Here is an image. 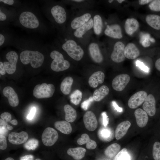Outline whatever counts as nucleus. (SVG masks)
I'll use <instances>...</instances> for the list:
<instances>
[{
    "mask_svg": "<svg viewBox=\"0 0 160 160\" xmlns=\"http://www.w3.org/2000/svg\"><path fill=\"white\" fill-rule=\"evenodd\" d=\"M64 34V38L60 43V47L73 59L80 61L84 56L86 47L72 35L65 33Z\"/></svg>",
    "mask_w": 160,
    "mask_h": 160,
    "instance_id": "obj_1",
    "label": "nucleus"
},
{
    "mask_svg": "<svg viewBox=\"0 0 160 160\" xmlns=\"http://www.w3.org/2000/svg\"><path fill=\"white\" fill-rule=\"evenodd\" d=\"M72 13L67 24L65 33L71 34L77 28L88 22L92 17V9L72 8Z\"/></svg>",
    "mask_w": 160,
    "mask_h": 160,
    "instance_id": "obj_2",
    "label": "nucleus"
},
{
    "mask_svg": "<svg viewBox=\"0 0 160 160\" xmlns=\"http://www.w3.org/2000/svg\"><path fill=\"white\" fill-rule=\"evenodd\" d=\"M50 17L53 23L58 28H63L65 32L70 15L65 7L60 4H53L50 9Z\"/></svg>",
    "mask_w": 160,
    "mask_h": 160,
    "instance_id": "obj_3",
    "label": "nucleus"
},
{
    "mask_svg": "<svg viewBox=\"0 0 160 160\" xmlns=\"http://www.w3.org/2000/svg\"><path fill=\"white\" fill-rule=\"evenodd\" d=\"M20 57L22 63L26 65L30 64L33 68L41 66L44 59V55L37 50H25L20 53Z\"/></svg>",
    "mask_w": 160,
    "mask_h": 160,
    "instance_id": "obj_4",
    "label": "nucleus"
},
{
    "mask_svg": "<svg viewBox=\"0 0 160 160\" xmlns=\"http://www.w3.org/2000/svg\"><path fill=\"white\" fill-rule=\"evenodd\" d=\"M93 26L92 17L88 22L69 35H72L86 47L93 32Z\"/></svg>",
    "mask_w": 160,
    "mask_h": 160,
    "instance_id": "obj_5",
    "label": "nucleus"
},
{
    "mask_svg": "<svg viewBox=\"0 0 160 160\" xmlns=\"http://www.w3.org/2000/svg\"><path fill=\"white\" fill-rule=\"evenodd\" d=\"M101 44L97 38L91 36L86 46L89 56L95 63L103 62L104 57L102 52Z\"/></svg>",
    "mask_w": 160,
    "mask_h": 160,
    "instance_id": "obj_6",
    "label": "nucleus"
},
{
    "mask_svg": "<svg viewBox=\"0 0 160 160\" xmlns=\"http://www.w3.org/2000/svg\"><path fill=\"white\" fill-rule=\"evenodd\" d=\"M50 57L53 60L50 67L55 72H60L68 69L70 66L69 62L64 59L63 54L57 50H54L50 53Z\"/></svg>",
    "mask_w": 160,
    "mask_h": 160,
    "instance_id": "obj_7",
    "label": "nucleus"
},
{
    "mask_svg": "<svg viewBox=\"0 0 160 160\" xmlns=\"http://www.w3.org/2000/svg\"><path fill=\"white\" fill-rule=\"evenodd\" d=\"M20 23L23 27L30 29H35L38 28L40 22L36 16L30 11L22 12L19 18Z\"/></svg>",
    "mask_w": 160,
    "mask_h": 160,
    "instance_id": "obj_8",
    "label": "nucleus"
},
{
    "mask_svg": "<svg viewBox=\"0 0 160 160\" xmlns=\"http://www.w3.org/2000/svg\"><path fill=\"white\" fill-rule=\"evenodd\" d=\"M55 91V87L53 84L43 83L34 87L33 94L34 96L38 99L49 98L53 96Z\"/></svg>",
    "mask_w": 160,
    "mask_h": 160,
    "instance_id": "obj_9",
    "label": "nucleus"
},
{
    "mask_svg": "<svg viewBox=\"0 0 160 160\" xmlns=\"http://www.w3.org/2000/svg\"><path fill=\"white\" fill-rule=\"evenodd\" d=\"M5 57L8 61H4L3 63L6 72L9 74H12L16 70L18 59L17 54L15 51H10L7 53Z\"/></svg>",
    "mask_w": 160,
    "mask_h": 160,
    "instance_id": "obj_10",
    "label": "nucleus"
},
{
    "mask_svg": "<svg viewBox=\"0 0 160 160\" xmlns=\"http://www.w3.org/2000/svg\"><path fill=\"white\" fill-rule=\"evenodd\" d=\"M58 138V133L54 128L48 127L44 131L41 136V140L43 144L47 146L53 145Z\"/></svg>",
    "mask_w": 160,
    "mask_h": 160,
    "instance_id": "obj_11",
    "label": "nucleus"
},
{
    "mask_svg": "<svg viewBox=\"0 0 160 160\" xmlns=\"http://www.w3.org/2000/svg\"><path fill=\"white\" fill-rule=\"evenodd\" d=\"M125 45L122 42L118 41L115 43L111 55V59L113 62L120 63L125 60Z\"/></svg>",
    "mask_w": 160,
    "mask_h": 160,
    "instance_id": "obj_12",
    "label": "nucleus"
},
{
    "mask_svg": "<svg viewBox=\"0 0 160 160\" xmlns=\"http://www.w3.org/2000/svg\"><path fill=\"white\" fill-rule=\"evenodd\" d=\"M130 80V76L127 74L117 76L113 80L112 85L114 89L117 91L123 90Z\"/></svg>",
    "mask_w": 160,
    "mask_h": 160,
    "instance_id": "obj_13",
    "label": "nucleus"
},
{
    "mask_svg": "<svg viewBox=\"0 0 160 160\" xmlns=\"http://www.w3.org/2000/svg\"><path fill=\"white\" fill-rule=\"evenodd\" d=\"M147 96V92L144 91L136 92L129 99L128 102L129 107L131 109L136 108L144 102Z\"/></svg>",
    "mask_w": 160,
    "mask_h": 160,
    "instance_id": "obj_14",
    "label": "nucleus"
},
{
    "mask_svg": "<svg viewBox=\"0 0 160 160\" xmlns=\"http://www.w3.org/2000/svg\"><path fill=\"white\" fill-rule=\"evenodd\" d=\"M83 121L85 128L88 130L92 131L97 128V121L95 115L92 111H87L84 115Z\"/></svg>",
    "mask_w": 160,
    "mask_h": 160,
    "instance_id": "obj_15",
    "label": "nucleus"
},
{
    "mask_svg": "<svg viewBox=\"0 0 160 160\" xmlns=\"http://www.w3.org/2000/svg\"><path fill=\"white\" fill-rule=\"evenodd\" d=\"M104 33L106 36L114 39H119L123 37L121 27L117 24L107 25Z\"/></svg>",
    "mask_w": 160,
    "mask_h": 160,
    "instance_id": "obj_16",
    "label": "nucleus"
},
{
    "mask_svg": "<svg viewBox=\"0 0 160 160\" xmlns=\"http://www.w3.org/2000/svg\"><path fill=\"white\" fill-rule=\"evenodd\" d=\"M143 108L149 116H152L155 115L156 100L153 95L150 94L147 95L143 105Z\"/></svg>",
    "mask_w": 160,
    "mask_h": 160,
    "instance_id": "obj_17",
    "label": "nucleus"
},
{
    "mask_svg": "<svg viewBox=\"0 0 160 160\" xmlns=\"http://www.w3.org/2000/svg\"><path fill=\"white\" fill-rule=\"evenodd\" d=\"M28 137V133L25 132H12L8 135V140L14 145H20L26 142Z\"/></svg>",
    "mask_w": 160,
    "mask_h": 160,
    "instance_id": "obj_18",
    "label": "nucleus"
},
{
    "mask_svg": "<svg viewBox=\"0 0 160 160\" xmlns=\"http://www.w3.org/2000/svg\"><path fill=\"white\" fill-rule=\"evenodd\" d=\"M3 93L8 99L11 106L15 107L18 106L19 103L18 97L12 88L9 86L4 87L3 90Z\"/></svg>",
    "mask_w": 160,
    "mask_h": 160,
    "instance_id": "obj_19",
    "label": "nucleus"
},
{
    "mask_svg": "<svg viewBox=\"0 0 160 160\" xmlns=\"http://www.w3.org/2000/svg\"><path fill=\"white\" fill-rule=\"evenodd\" d=\"M93 32L96 36L101 34L103 28V22L101 16L97 11H94L92 16Z\"/></svg>",
    "mask_w": 160,
    "mask_h": 160,
    "instance_id": "obj_20",
    "label": "nucleus"
},
{
    "mask_svg": "<svg viewBox=\"0 0 160 160\" xmlns=\"http://www.w3.org/2000/svg\"><path fill=\"white\" fill-rule=\"evenodd\" d=\"M72 8L92 9L95 5V1L91 0H73L68 1Z\"/></svg>",
    "mask_w": 160,
    "mask_h": 160,
    "instance_id": "obj_21",
    "label": "nucleus"
},
{
    "mask_svg": "<svg viewBox=\"0 0 160 160\" xmlns=\"http://www.w3.org/2000/svg\"><path fill=\"white\" fill-rule=\"evenodd\" d=\"M124 54L125 57L129 59L134 60L139 56L140 51L134 44L129 43L125 47Z\"/></svg>",
    "mask_w": 160,
    "mask_h": 160,
    "instance_id": "obj_22",
    "label": "nucleus"
},
{
    "mask_svg": "<svg viewBox=\"0 0 160 160\" xmlns=\"http://www.w3.org/2000/svg\"><path fill=\"white\" fill-rule=\"evenodd\" d=\"M137 125L140 127H145L147 124L148 117L147 113L141 108H138L134 112Z\"/></svg>",
    "mask_w": 160,
    "mask_h": 160,
    "instance_id": "obj_23",
    "label": "nucleus"
},
{
    "mask_svg": "<svg viewBox=\"0 0 160 160\" xmlns=\"http://www.w3.org/2000/svg\"><path fill=\"white\" fill-rule=\"evenodd\" d=\"M105 74L101 71H98L94 73L90 76L88 80V83L90 86L95 88L99 84L103 83L105 79Z\"/></svg>",
    "mask_w": 160,
    "mask_h": 160,
    "instance_id": "obj_24",
    "label": "nucleus"
},
{
    "mask_svg": "<svg viewBox=\"0 0 160 160\" xmlns=\"http://www.w3.org/2000/svg\"><path fill=\"white\" fill-rule=\"evenodd\" d=\"M139 27V23L136 19L133 18H128L125 21L124 29L127 34L131 36L137 31Z\"/></svg>",
    "mask_w": 160,
    "mask_h": 160,
    "instance_id": "obj_25",
    "label": "nucleus"
},
{
    "mask_svg": "<svg viewBox=\"0 0 160 160\" xmlns=\"http://www.w3.org/2000/svg\"><path fill=\"white\" fill-rule=\"evenodd\" d=\"M131 126V123L128 120L123 121L117 126L115 131V137L119 140L123 137L127 133Z\"/></svg>",
    "mask_w": 160,
    "mask_h": 160,
    "instance_id": "obj_26",
    "label": "nucleus"
},
{
    "mask_svg": "<svg viewBox=\"0 0 160 160\" xmlns=\"http://www.w3.org/2000/svg\"><path fill=\"white\" fill-rule=\"evenodd\" d=\"M97 135L101 140L104 142H109L114 138L113 131L107 127L100 128L98 132Z\"/></svg>",
    "mask_w": 160,
    "mask_h": 160,
    "instance_id": "obj_27",
    "label": "nucleus"
},
{
    "mask_svg": "<svg viewBox=\"0 0 160 160\" xmlns=\"http://www.w3.org/2000/svg\"><path fill=\"white\" fill-rule=\"evenodd\" d=\"M77 143L80 145L86 144L87 148L89 150L95 149L97 145L96 142L91 139L89 135L86 133L82 134L81 137L78 139Z\"/></svg>",
    "mask_w": 160,
    "mask_h": 160,
    "instance_id": "obj_28",
    "label": "nucleus"
},
{
    "mask_svg": "<svg viewBox=\"0 0 160 160\" xmlns=\"http://www.w3.org/2000/svg\"><path fill=\"white\" fill-rule=\"evenodd\" d=\"M86 150L82 147L70 148L67 151V154L75 160H80L85 156Z\"/></svg>",
    "mask_w": 160,
    "mask_h": 160,
    "instance_id": "obj_29",
    "label": "nucleus"
},
{
    "mask_svg": "<svg viewBox=\"0 0 160 160\" xmlns=\"http://www.w3.org/2000/svg\"><path fill=\"white\" fill-rule=\"evenodd\" d=\"M109 92L108 87L106 85H103L94 91L92 97L95 101L99 102L106 96L109 94Z\"/></svg>",
    "mask_w": 160,
    "mask_h": 160,
    "instance_id": "obj_30",
    "label": "nucleus"
},
{
    "mask_svg": "<svg viewBox=\"0 0 160 160\" xmlns=\"http://www.w3.org/2000/svg\"><path fill=\"white\" fill-rule=\"evenodd\" d=\"M55 127L61 132L66 135L70 134L72 127L69 122L65 121H58L54 123Z\"/></svg>",
    "mask_w": 160,
    "mask_h": 160,
    "instance_id": "obj_31",
    "label": "nucleus"
},
{
    "mask_svg": "<svg viewBox=\"0 0 160 160\" xmlns=\"http://www.w3.org/2000/svg\"><path fill=\"white\" fill-rule=\"evenodd\" d=\"M147 23L152 28L157 30H160V16L155 14H149L145 17Z\"/></svg>",
    "mask_w": 160,
    "mask_h": 160,
    "instance_id": "obj_32",
    "label": "nucleus"
},
{
    "mask_svg": "<svg viewBox=\"0 0 160 160\" xmlns=\"http://www.w3.org/2000/svg\"><path fill=\"white\" fill-rule=\"evenodd\" d=\"M64 110L66 121L71 123L74 121L77 117V112L75 109L71 105L66 104L64 106Z\"/></svg>",
    "mask_w": 160,
    "mask_h": 160,
    "instance_id": "obj_33",
    "label": "nucleus"
},
{
    "mask_svg": "<svg viewBox=\"0 0 160 160\" xmlns=\"http://www.w3.org/2000/svg\"><path fill=\"white\" fill-rule=\"evenodd\" d=\"M73 83V79L70 76L66 77L63 80L60 86V90L65 95L70 94Z\"/></svg>",
    "mask_w": 160,
    "mask_h": 160,
    "instance_id": "obj_34",
    "label": "nucleus"
},
{
    "mask_svg": "<svg viewBox=\"0 0 160 160\" xmlns=\"http://www.w3.org/2000/svg\"><path fill=\"white\" fill-rule=\"evenodd\" d=\"M120 145L116 143H113L108 146L104 151L105 155L110 159L115 157L120 151Z\"/></svg>",
    "mask_w": 160,
    "mask_h": 160,
    "instance_id": "obj_35",
    "label": "nucleus"
},
{
    "mask_svg": "<svg viewBox=\"0 0 160 160\" xmlns=\"http://www.w3.org/2000/svg\"><path fill=\"white\" fill-rule=\"evenodd\" d=\"M82 97V93L81 92L79 89H76L70 95L71 101L73 104L77 105L81 101Z\"/></svg>",
    "mask_w": 160,
    "mask_h": 160,
    "instance_id": "obj_36",
    "label": "nucleus"
},
{
    "mask_svg": "<svg viewBox=\"0 0 160 160\" xmlns=\"http://www.w3.org/2000/svg\"><path fill=\"white\" fill-rule=\"evenodd\" d=\"M113 160H131V157L127 149L124 148L118 153Z\"/></svg>",
    "mask_w": 160,
    "mask_h": 160,
    "instance_id": "obj_37",
    "label": "nucleus"
},
{
    "mask_svg": "<svg viewBox=\"0 0 160 160\" xmlns=\"http://www.w3.org/2000/svg\"><path fill=\"white\" fill-rule=\"evenodd\" d=\"M152 154L154 160H160V143L156 141L153 144Z\"/></svg>",
    "mask_w": 160,
    "mask_h": 160,
    "instance_id": "obj_38",
    "label": "nucleus"
},
{
    "mask_svg": "<svg viewBox=\"0 0 160 160\" xmlns=\"http://www.w3.org/2000/svg\"><path fill=\"white\" fill-rule=\"evenodd\" d=\"M25 144V147L28 149L34 150L38 145V141L36 139L32 138L29 140Z\"/></svg>",
    "mask_w": 160,
    "mask_h": 160,
    "instance_id": "obj_39",
    "label": "nucleus"
},
{
    "mask_svg": "<svg viewBox=\"0 0 160 160\" xmlns=\"http://www.w3.org/2000/svg\"><path fill=\"white\" fill-rule=\"evenodd\" d=\"M148 7L152 11H160V0H152L149 3Z\"/></svg>",
    "mask_w": 160,
    "mask_h": 160,
    "instance_id": "obj_40",
    "label": "nucleus"
},
{
    "mask_svg": "<svg viewBox=\"0 0 160 160\" xmlns=\"http://www.w3.org/2000/svg\"><path fill=\"white\" fill-rule=\"evenodd\" d=\"M92 97H90L88 99L84 101L81 104V108L85 111L87 110L92 102L94 101Z\"/></svg>",
    "mask_w": 160,
    "mask_h": 160,
    "instance_id": "obj_41",
    "label": "nucleus"
},
{
    "mask_svg": "<svg viewBox=\"0 0 160 160\" xmlns=\"http://www.w3.org/2000/svg\"><path fill=\"white\" fill-rule=\"evenodd\" d=\"M7 144L6 138L3 135H0V149L4 150L7 148Z\"/></svg>",
    "mask_w": 160,
    "mask_h": 160,
    "instance_id": "obj_42",
    "label": "nucleus"
},
{
    "mask_svg": "<svg viewBox=\"0 0 160 160\" xmlns=\"http://www.w3.org/2000/svg\"><path fill=\"white\" fill-rule=\"evenodd\" d=\"M0 118L6 122L9 121L11 119V115L9 112H4L0 115Z\"/></svg>",
    "mask_w": 160,
    "mask_h": 160,
    "instance_id": "obj_43",
    "label": "nucleus"
},
{
    "mask_svg": "<svg viewBox=\"0 0 160 160\" xmlns=\"http://www.w3.org/2000/svg\"><path fill=\"white\" fill-rule=\"evenodd\" d=\"M103 119V124L104 127H107L109 123V118L106 112H103L101 113Z\"/></svg>",
    "mask_w": 160,
    "mask_h": 160,
    "instance_id": "obj_44",
    "label": "nucleus"
},
{
    "mask_svg": "<svg viewBox=\"0 0 160 160\" xmlns=\"http://www.w3.org/2000/svg\"><path fill=\"white\" fill-rule=\"evenodd\" d=\"M7 123L6 122L2 119H0V135H1L4 132L6 131V128H7Z\"/></svg>",
    "mask_w": 160,
    "mask_h": 160,
    "instance_id": "obj_45",
    "label": "nucleus"
},
{
    "mask_svg": "<svg viewBox=\"0 0 160 160\" xmlns=\"http://www.w3.org/2000/svg\"><path fill=\"white\" fill-rule=\"evenodd\" d=\"M34 157L32 154H27L20 157L19 160H34Z\"/></svg>",
    "mask_w": 160,
    "mask_h": 160,
    "instance_id": "obj_46",
    "label": "nucleus"
},
{
    "mask_svg": "<svg viewBox=\"0 0 160 160\" xmlns=\"http://www.w3.org/2000/svg\"><path fill=\"white\" fill-rule=\"evenodd\" d=\"M136 64L137 66H139L143 71L146 72H148V71L149 69L148 68L145 66L142 63L137 61L136 62Z\"/></svg>",
    "mask_w": 160,
    "mask_h": 160,
    "instance_id": "obj_47",
    "label": "nucleus"
},
{
    "mask_svg": "<svg viewBox=\"0 0 160 160\" xmlns=\"http://www.w3.org/2000/svg\"><path fill=\"white\" fill-rule=\"evenodd\" d=\"M36 111V108L34 107L31 108L30 113L28 115L27 118L29 120H31L33 119Z\"/></svg>",
    "mask_w": 160,
    "mask_h": 160,
    "instance_id": "obj_48",
    "label": "nucleus"
},
{
    "mask_svg": "<svg viewBox=\"0 0 160 160\" xmlns=\"http://www.w3.org/2000/svg\"><path fill=\"white\" fill-rule=\"evenodd\" d=\"M145 39L142 41V45L145 47H149L151 44V42L148 38H145Z\"/></svg>",
    "mask_w": 160,
    "mask_h": 160,
    "instance_id": "obj_49",
    "label": "nucleus"
},
{
    "mask_svg": "<svg viewBox=\"0 0 160 160\" xmlns=\"http://www.w3.org/2000/svg\"><path fill=\"white\" fill-rule=\"evenodd\" d=\"M6 71L4 65L3 63L0 62V73L2 75H4L6 73Z\"/></svg>",
    "mask_w": 160,
    "mask_h": 160,
    "instance_id": "obj_50",
    "label": "nucleus"
},
{
    "mask_svg": "<svg viewBox=\"0 0 160 160\" xmlns=\"http://www.w3.org/2000/svg\"><path fill=\"white\" fill-rule=\"evenodd\" d=\"M112 105L115 109L119 112H121L123 111V109L119 107L117 104L114 101L112 102Z\"/></svg>",
    "mask_w": 160,
    "mask_h": 160,
    "instance_id": "obj_51",
    "label": "nucleus"
},
{
    "mask_svg": "<svg viewBox=\"0 0 160 160\" xmlns=\"http://www.w3.org/2000/svg\"><path fill=\"white\" fill-rule=\"evenodd\" d=\"M6 15L3 12L1 9H0V21H3L6 20L7 19Z\"/></svg>",
    "mask_w": 160,
    "mask_h": 160,
    "instance_id": "obj_52",
    "label": "nucleus"
},
{
    "mask_svg": "<svg viewBox=\"0 0 160 160\" xmlns=\"http://www.w3.org/2000/svg\"><path fill=\"white\" fill-rule=\"evenodd\" d=\"M0 1L9 5H12L14 3V1L13 0H0Z\"/></svg>",
    "mask_w": 160,
    "mask_h": 160,
    "instance_id": "obj_53",
    "label": "nucleus"
},
{
    "mask_svg": "<svg viewBox=\"0 0 160 160\" xmlns=\"http://www.w3.org/2000/svg\"><path fill=\"white\" fill-rule=\"evenodd\" d=\"M152 0H139V4L140 5H143L148 4L151 2Z\"/></svg>",
    "mask_w": 160,
    "mask_h": 160,
    "instance_id": "obj_54",
    "label": "nucleus"
},
{
    "mask_svg": "<svg viewBox=\"0 0 160 160\" xmlns=\"http://www.w3.org/2000/svg\"><path fill=\"white\" fill-rule=\"evenodd\" d=\"M155 66L156 68L160 71V58L158 59L156 61Z\"/></svg>",
    "mask_w": 160,
    "mask_h": 160,
    "instance_id": "obj_55",
    "label": "nucleus"
},
{
    "mask_svg": "<svg viewBox=\"0 0 160 160\" xmlns=\"http://www.w3.org/2000/svg\"><path fill=\"white\" fill-rule=\"evenodd\" d=\"M5 40L4 36L2 34H0V46L1 47L4 44Z\"/></svg>",
    "mask_w": 160,
    "mask_h": 160,
    "instance_id": "obj_56",
    "label": "nucleus"
},
{
    "mask_svg": "<svg viewBox=\"0 0 160 160\" xmlns=\"http://www.w3.org/2000/svg\"><path fill=\"white\" fill-rule=\"evenodd\" d=\"M11 123L13 125H16L17 124L18 122L17 120L14 119L10 121Z\"/></svg>",
    "mask_w": 160,
    "mask_h": 160,
    "instance_id": "obj_57",
    "label": "nucleus"
},
{
    "mask_svg": "<svg viewBox=\"0 0 160 160\" xmlns=\"http://www.w3.org/2000/svg\"><path fill=\"white\" fill-rule=\"evenodd\" d=\"M7 128L9 130H11L13 129V127L12 126L7 124Z\"/></svg>",
    "mask_w": 160,
    "mask_h": 160,
    "instance_id": "obj_58",
    "label": "nucleus"
},
{
    "mask_svg": "<svg viewBox=\"0 0 160 160\" xmlns=\"http://www.w3.org/2000/svg\"><path fill=\"white\" fill-rule=\"evenodd\" d=\"M4 160H15V159L12 157H9L6 158Z\"/></svg>",
    "mask_w": 160,
    "mask_h": 160,
    "instance_id": "obj_59",
    "label": "nucleus"
},
{
    "mask_svg": "<svg viewBox=\"0 0 160 160\" xmlns=\"http://www.w3.org/2000/svg\"><path fill=\"white\" fill-rule=\"evenodd\" d=\"M125 0H117L116 1L119 2V3H121L122 2L124 1Z\"/></svg>",
    "mask_w": 160,
    "mask_h": 160,
    "instance_id": "obj_60",
    "label": "nucleus"
},
{
    "mask_svg": "<svg viewBox=\"0 0 160 160\" xmlns=\"http://www.w3.org/2000/svg\"><path fill=\"white\" fill-rule=\"evenodd\" d=\"M114 1L113 0H108V2L110 3H111Z\"/></svg>",
    "mask_w": 160,
    "mask_h": 160,
    "instance_id": "obj_61",
    "label": "nucleus"
}]
</instances>
